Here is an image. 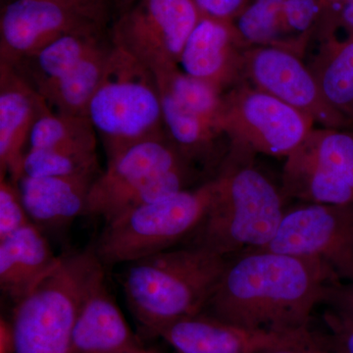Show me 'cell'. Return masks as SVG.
Listing matches in <instances>:
<instances>
[{
	"label": "cell",
	"mask_w": 353,
	"mask_h": 353,
	"mask_svg": "<svg viewBox=\"0 0 353 353\" xmlns=\"http://www.w3.org/2000/svg\"><path fill=\"white\" fill-rule=\"evenodd\" d=\"M101 171L71 176H29L18 182L32 222L46 233L58 234L87 214L88 196Z\"/></svg>",
	"instance_id": "ac0fdd59"
},
{
	"label": "cell",
	"mask_w": 353,
	"mask_h": 353,
	"mask_svg": "<svg viewBox=\"0 0 353 353\" xmlns=\"http://www.w3.org/2000/svg\"><path fill=\"white\" fill-rule=\"evenodd\" d=\"M308 67L327 101L352 120L353 32L341 36L336 32L320 39L319 50Z\"/></svg>",
	"instance_id": "44dd1931"
},
{
	"label": "cell",
	"mask_w": 353,
	"mask_h": 353,
	"mask_svg": "<svg viewBox=\"0 0 353 353\" xmlns=\"http://www.w3.org/2000/svg\"><path fill=\"white\" fill-rule=\"evenodd\" d=\"M90 146L97 148V134L88 117L44 112L32 130L29 148L52 146Z\"/></svg>",
	"instance_id": "484cf974"
},
{
	"label": "cell",
	"mask_w": 353,
	"mask_h": 353,
	"mask_svg": "<svg viewBox=\"0 0 353 353\" xmlns=\"http://www.w3.org/2000/svg\"><path fill=\"white\" fill-rule=\"evenodd\" d=\"M284 199L315 204H353V134L345 129H313L285 158Z\"/></svg>",
	"instance_id": "ba28073f"
},
{
	"label": "cell",
	"mask_w": 353,
	"mask_h": 353,
	"mask_svg": "<svg viewBox=\"0 0 353 353\" xmlns=\"http://www.w3.org/2000/svg\"><path fill=\"white\" fill-rule=\"evenodd\" d=\"M97 148L78 145L29 148L24 160V175L38 178L99 172Z\"/></svg>",
	"instance_id": "cb8c5ba5"
},
{
	"label": "cell",
	"mask_w": 353,
	"mask_h": 353,
	"mask_svg": "<svg viewBox=\"0 0 353 353\" xmlns=\"http://www.w3.org/2000/svg\"><path fill=\"white\" fill-rule=\"evenodd\" d=\"M229 259L189 245L124 264L121 285L143 333L158 338L172 323L202 312Z\"/></svg>",
	"instance_id": "7a4b0ae2"
},
{
	"label": "cell",
	"mask_w": 353,
	"mask_h": 353,
	"mask_svg": "<svg viewBox=\"0 0 353 353\" xmlns=\"http://www.w3.org/2000/svg\"><path fill=\"white\" fill-rule=\"evenodd\" d=\"M324 304L353 319V283L340 282L329 288Z\"/></svg>",
	"instance_id": "4dcf8cb0"
},
{
	"label": "cell",
	"mask_w": 353,
	"mask_h": 353,
	"mask_svg": "<svg viewBox=\"0 0 353 353\" xmlns=\"http://www.w3.org/2000/svg\"><path fill=\"white\" fill-rule=\"evenodd\" d=\"M101 267L94 246L62 255L57 268L15 304L9 323L12 353H71L77 316Z\"/></svg>",
	"instance_id": "5b68a950"
},
{
	"label": "cell",
	"mask_w": 353,
	"mask_h": 353,
	"mask_svg": "<svg viewBox=\"0 0 353 353\" xmlns=\"http://www.w3.org/2000/svg\"><path fill=\"white\" fill-rule=\"evenodd\" d=\"M183 166L192 165L183 159L167 134L130 146L108 160V168L95 180L88 196L87 214L99 216L108 222L129 197L153 178Z\"/></svg>",
	"instance_id": "4fadbf2b"
},
{
	"label": "cell",
	"mask_w": 353,
	"mask_h": 353,
	"mask_svg": "<svg viewBox=\"0 0 353 353\" xmlns=\"http://www.w3.org/2000/svg\"><path fill=\"white\" fill-rule=\"evenodd\" d=\"M322 14V0H285L283 28L288 50L303 57L317 32Z\"/></svg>",
	"instance_id": "4316f807"
},
{
	"label": "cell",
	"mask_w": 353,
	"mask_h": 353,
	"mask_svg": "<svg viewBox=\"0 0 353 353\" xmlns=\"http://www.w3.org/2000/svg\"><path fill=\"white\" fill-rule=\"evenodd\" d=\"M325 322L330 329L324 336L330 347L341 353H353V319L328 309L325 312Z\"/></svg>",
	"instance_id": "f1b7e54d"
},
{
	"label": "cell",
	"mask_w": 353,
	"mask_h": 353,
	"mask_svg": "<svg viewBox=\"0 0 353 353\" xmlns=\"http://www.w3.org/2000/svg\"><path fill=\"white\" fill-rule=\"evenodd\" d=\"M306 333L257 331L202 312L172 323L158 334L176 353H259L266 348L303 340Z\"/></svg>",
	"instance_id": "5bb4252c"
},
{
	"label": "cell",
	"mask_w": 353,
	"mask_h": 353,
	"mask_svg": "<svg viewBox=\"0 0 353 353\" xmlns=\"http://www.w3.org/2000/svg\"><path fill=\"white\" fill-rule=\"evenodd\" d=\"M34 223L0 240V289L14 304L48 277L61 261Z\"/></svg>",
	"instance_id": "d6986e66"
},
{
	"label": "cell",
	"mask_w": 353,
	"mask_h": 353,
	"mask_svg": "<svg viewBox=\"0 0 353 353\" xmlns=\"http://www.w3.org/2000/svg\"><path fill=\"white\" fill-rule=\"evenodd\" d=\"M340 282L320 260L252 250L229 259L203 311L248 329L306 333L313 310Z\"/></svg>",
	"instance_id": "6da1fadb"
},
{
	"label": "cell",
	"mask_w": 353,
	"mask_h": 353,
	"mask_svg": "<svg viewBox=\"0 0 353 353\" xmlns=\"http://www.w3.org/2000/svg\"><path fill=\"white\" fill-rule=\"evenodd\" d=\"M201 18L190 0H139L116 21L111 41L157 75L180 66Z\"/></svg>",
	"instance_id": "9c48e42d"
},
{
	"label": "cell",
	"mask_w": 353,
	"mask_h": 353,
	"mask_svg": "<svg viewBox=\"0 0 353 353\" xmlns=\"http://www.w3.org/2000/svg\"><path fill=\"white\" fill-rule=\"evenodd\" d=\"M201 17L231 21L240 15L248 0H190Z\"/></svg>",
	"instance_id": "f546056e"
},
{
	"label": "cell",
	"mask_w": 353,
	"mask_h": 353,
	"mask_svg": "<svg viewBox=\"0 0 353 353\" xmlns=\"http://www.w3.org/2000/svg\"><path fill=\"white\" fill-rule=\"evenodd\" d=\"M106 41L101 34H71L57 39L12 67L41 97Z\"/></svg>",
	"instance_id": "ffe728a7"
},
{
	"label": "cell",
	"mask_w": 353,
	"mask_h": 353,
	"mask_svg": "<svg viewBox=\"0 0 353 353\" xmlns=\"http://www.w3.org/2000/svg\"><path fill=\"white\" fill-rule=\"evenodd\" d=\"M260 250L320 260L341 282L353 283V204L306 203L285 211L277 234Z\"/></svg>",
	"instance_id": "30bf717a"
},
{
	"label": "cell",
	"mask_w": 353,
	"mask_h": 353,
	"mask_svg": "<svg viewBox=\"0 0 353 353\" xmlns=\"http://www.w3.org/2000/svg\"><path fill=\"white\" fill-rule=\"evenodd\" d=\"M112 48V41H104L53 85L43 97L48 106L64 115L88 117V105L101 82Z\"/></svg>",
	"instance_id": "7402d4cb"
},
{
	"label": "cell",
	"mask_w": 353,
	"mask_h": 353,
	"mask_svg": "<svg viewBox=\"0 0 353 353\" xmlns=\"http://www.w3.org/2000/svg\"><path fill=\"white\" fill-rule=\"evenodd\" d=\"M314 124L306 114L250 83H239L224 94L219 125L230 150L287 158Z\"/></svg>",
	"instance_id": "52a82bcc"
},
{
	"label": "cell",
	"mask_w": 353,
	"mask_h": 353,
	"mask_svg": "<svg viewBox=\"0 0 353 353\" xmlns=\"http://www.w3.org/2000/svg\"><path fill=\"white\" fill-rule=\"evenodd\" d=\"M50 109L12 67L0 63V176L19 182L32 130Z\"/></svg>",
	"instance_id": "2e32d148"
},
{
	"label": "cell",
	"mask_w": 353,
	"mask_h": 353,
	"mask_svg": "<svg viewBox=\"0 0 353 353\" xmlns=\"http://www.w3.org/2000/svg\"><path fill=\"white\" fill-rule=\"evenodd\" d=\"M63 6L75 9L92 19L105 25L108 18V0H50Z\"/></svg>",
	"instance_id": "d6a6232c"
},
{
	"label": "cell",
	"mask_w": 353,
	"mask_h": 353,
	"mask_svg": "<svg viewBox=\"0 0 353 353\" xmlns=\"http://www.w3.org/2000/svg\"><path fill=\"white\" fill-rule=\"evenodd\" d=\"M254 157L229 150L215 176L208 215L190 245L232 259L260 250L277 234L285 210L281 189L254 166Z\"/></svg>",
	"instance_id": "3957f363"
},
{
	"label": "cell",
	"mask_w": 353,
	"mask_h": 353,
	"mask_svg": "<svg viewBox=\"0 0 353 353\" xmlns=\"http://www.w3.org/2000/svg\"><path fill=\"white\" fill-rule=\"evenodd\" d=\"M243 78L253 87L297 109L322 127L347 129L352 120L334 108L303 57L277 46L245 50Z\"/></svg>",
	"instance_id": "8fae6325"
},
{
	"label": "cell",
	"mask_w": 353,
	"mask_h": 353,
	"mask_svg": "<svg viewBox=\"0 0 353 353\" xmlns=\"http://www.w3.org/2000/svg\"><path fill=\"white\" fill-rule=\"evenodd\" d=\"M323 1V14L321 22H320L319 27H318L317 34L319 37L324 36L327 32L329 31L332 23L336 14L340 10L341 7L345 6L347 3L353 1V0H322Z\"/></svg>",
	"instance_id": "836d02e7"
},
{
	"label": "cell",
	"mask_w": 353,
	"mask_h": 353,
	"mask_svg": "<svg viewBox=\"0 0 353 353\" xmlns=\"http://www.w3.org/2000/svg\"><path fill=\"white\" fill-rule=\"evenodd\" d=\"M160 92L190 112L214 121L220 127L224 94L210 83L183 72L180 66L157 75Z\"/></svg>",
	"instance_id": "603a6c76"
},
{
	"label": "cell",
	"mask_w": 353,
	"mask_h": 353,
	"mask_svg": "<svg viewBox=\"0 0 353 353\" xmlns=\"http://www.w3.org/2000/svg\"><path fill=\"white\" fill-rule=\"evenodd\" d=\"M88 117L108 161L130 146L167 134L157 77L114 43Z\"/></svg>",
	"instance_id": "277c9868"
},
{
	"label": "cell",
	"mask_w": 353,
	"mask_h": 353,
	"mask_svg": "<svg viewBox=\"0 0 353 353\" xmlns=\"http://www.w3.org/2000/svg\"><path fill=\"white\" fill-rule=\"evenodd\" d=\"M248 48L234 22L201 17L183 48L180 68L225 94L243 78Z\"/></svg>",
	"instance_id": "9a60e30c"
},
{
	"label": "cell",
	"mask_w": 353,
	"mask_h": 353,
	"mask_svg": "<svg viewBox=\"0 0 353 353\" xmlns=\"http://www.w3.org/2000/svg\"><path fill=\"white\" fill-rule=\"evenodd\" d=\"M352 121L353 123V106H352Z\"/></svg>",
	"instance_id": "74e56055"
},
{
	"label": "cell",
	"mask_w": 353,
	"mask_h": 353,
	"mask_svg": "<svg viewBox=\"0 0 353 353\" xmlns=\"http://www.w3.org/2000/svg\"><path fill=\"white\" fill-rule=\"evenodd\" d=\"M215 179L160 201L130 209L105 223L94 245L104 267L127 264L190 238L208 215Z\"/></svg>",
	"instance_id": "8992f818"
},
{
	"label": "cell",
	"mask_w": 353,
	"mask_h": 353,
	"mask_svg": "<svg viewBox=\"0 0 353 353\" xmlns=\"http://www.w3.org/2000/svg\"><path fill=\"white\" fill-rule=\"evenodd\" d=\"M101 267L88 285L72 334L71 353H141V345L111 296Z\"/></svg>",
	"instance_id": "e0dca14e"
},
{
	"label": "cell",
	"mask_w": 353,
	"mask_h": 353,
	"mask_svg": "<svg viewBox=\"0 0 353 353\" xmlns=\"http://www.w3.org/2000/svg\"><path fill=\"white\" fill-rule=\"evenodd\" d=\"M141 353H157V352H154V350H145V352H143Z\"/></svg>",
	"instance_id": "8d00e7d4"
},
{
	"label": "cell",
	"mask_w": 353,
	"mask_h": 353,
	"mask_svg": "<svg viewBox=\"0 0 353 353\" xmlns=\"http://www.w3.org/2000/svg\"><path fill=\"white\" fill-rule=\"evenodd\" d=\"M17 183L0 176V240L32 224Z\"/></svg>",
	"instance_id": "83f0119b"
},
{
	"label": "cell",
	"mask_w": 353,
	"mask_h": 353,
	"mask_svg": "<svg viewBox=\"0 0 353 353\" xmlns=\"http://www.w3.org/2000/svg\"><path fill=\"white\" fill-rule=\"evenodd\" d=\"M0 353H12L11 352V350H8V348H1V350H0Z\"/></svg>",
	"instance_id": "d590c367"
},
{
	"label": "cell",
	"mask_w": 353,
	"mask_h": 353,
	"mask_svg": "<svg viewBox=\"0 0 353 353\" xmlns=\"http://www.w3.org/2000/svg\"><path fill=\"white\" fill-rule=\"evenodd\" d=\"M285 0H248L234 21L241 41L248 48L277 46L288 50L283 28Z\"/></svg>",
	"instance_id": "d4e9b609"
},
{
	"label": "cell",
	"mask_w": 353,
	"mask_h": 353,
	"mask_svg": "<svg viewBox=\"0 0 353 353\" xmlns=\"http://www.w3.org/2000/svg\"><path fill=\"white\" fill-rule=\"evenodd\" d=\"M259 353H341L326 345L323 338L311 334L303 340L282 343L266 348Z\"/></svg>",
	"instance_id": "1f68e13d"
},
{
	"label": "cell",
	"mask_w": 353,
	"mask_h": 353,
	"mask_svg": "<svg viewBox=\"0 0 353 353\" xmlns=\"http://www.w3.org/2000/svg\"><path fill=\"white\" fill-rule=\"evenodd\" d=\"M341 31L343 32H353V1L341 7L334 16L329 31L320 39Z\"/></svg>",
	"instance_id": "e575fe53"
},
{
	"label": "cell",
	"mask_w": 353,
	"mask_h": 353,
	"mask_svg": "<svg viewBox=\"0 0 353 353\" xmlns=\"http://www.w3.org/2000/svg\"><path fill=\"white\" fill-rule=\"evenodd\" d=\"M104 24L50 0H13L0 16V63L13 66L57 39L101 34Z\"/></svg>",
	"instance_id": "7c38bea8"
}]
</instances>
